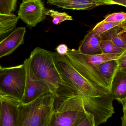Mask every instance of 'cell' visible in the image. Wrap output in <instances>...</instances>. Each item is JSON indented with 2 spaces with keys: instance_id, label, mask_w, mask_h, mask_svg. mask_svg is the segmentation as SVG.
<instances>
[{
  "instance_id": "cell-1",
  "label": "cell",
  "mask_w": 126,
  "mask_h": 126,
  "mask_svg": "<svg viewBox=\"0 0 126 126\" xmlns=\"http://www.w3.org/2000/svg\"><path fill=\"white\" fill-rule=\"evenodd\" d=\"M55 65L63 81L79 95L85 112L92 115L95 126L114 113L111 89L97 68L84 60L76 49L61 56L54 52Z\"/></svg>"
},
{
  "instance_id": "cell-2",
  "label": "cell",
  "mask_w": 126,
  "mask_h": 126,
  "mask_svg": "<svg viewBox=\"0 0 126 126\" xmlns=\"http://www.w3.org/2000/svg\"><path fill=\"white\" fill-rule=\"evenodd\" d=\"M86 114L81 97L65 83L55 94L52 112L46 126H75Z\"/></svg>"
},
{
  "instance_id": "cell-3",
  "label": "cell",
  "mask_w": 126,
  "mask_h": 126,
  "mask_svg": "<svg viewBox=\"0 0 126 126\" xmlns=\"http://www.w3.org/2000/svg\"><path fill=\"white\" fill-rule=\"evenodd\" d=\"M27 60L33 74L45 83L55 94L64 82L55 65L54 52L36 47L31 52Z\"/></svg>"
},
{
  "instance_id": "cell-4",
  "label": "cell",
  "mask_w": 126,
  "mask_h": 126,
  "mask_svg": "<svg viewBox=\"0 0 126 126\" xmlns=\"http://www.w3.org/2000/svg\"><path fill=\"white\" fill-rule=\"evenodd\" d=\"M55 94L49 93L17 108L16 126H46L52 112Z\"/></svg>"
},
{
  "instance_id": "cell-5",
  "label": "cell",
  "mask_w": 126,
  "mask_h": 126,
  "mask_svg": "<svg viewBox=\"0 0 126 126\" xmlns=\"http://www.w3.org/2000/svg\"><path fill=\"white\" fill-rule=\"evenodd\" d=\"M26 80V69L23 64L3 67L0 72V94L21 101Z\"/></svg>"
},
{
  "instance_id": "cell-6",
  "label": "cell",
  "mask_w": 126,
  "mask_h": 126,
  "mask_svg": "<svg viewBox=\"0 0 126 126\" xmlns=\"http://www.w3.org/2000/svg\"><path fill=\"white\" fill-rule=\"evenodd\" d=\"M46 10L41 0H25L20 5L18 17L31 29L46 18Z\"/></svg>"
},
{
  "instance_id": "cell-7",
  "label": "cell",
  "mask_w": 126,
  "mask_h": 126,
  "mask_svg": "<svg viewBox=\"0 0 126 126\" xmlns=\"http://www.w3.org/2000/svg\"><path fill=\"white\" fill-rule=\"evenodd\" d=\"M23 64L26 69V83L20 102L23 104H27L51 92L45 83L38 79L33 74L30 69L27 59L24 60Z\"/></svg>"
},
{
  "instance_id": "cell-8",
  "label": "cell",
  "mask_w": 126,
  "mask_h": 126,
  "mask_svg": "<svg viewBox=\"0 0 126 126\" xmlns=\"http://www.w3.org/2000/svg\"><path fill=\"white\" fill-rule=\"evenodd\" d=\"M26 32L25 27L15 28L0 41V59L11 54L24 44Z\"/></svg>"
},
{
  "instance_id": "cell-9",
  "label": "cell",
  "mask_w": 126,
  "mask_h": 126,
  "mask_svg": "<svg viewBox=\"0 0 126 126\" xmlns=\"http://www.w3.org/2000/svg\"><path fill=\"white\" fill-rule=\"evenodd\" d=\"M1 119L0 126H16L17 108L20 101L0 94Z\"/></svg>"
},
{
  "instance_id": "cell-10",
  "label": "cell",
  "mask_w": 126,
  "mask_h": 126,
  "mask_svg": "<svg viewBox=\"0 0 126 126\" xmlns=\"http://www.w3.org/2000/svg\"><path fill=\"white\" fill-rule=\"evenodd\" d=\"M101 40V35L91 29L81 41L78 50L81 54L88 55L102 54L100 46Z\"/></svg>"
},
{
  "instance_id": "cell-11",
  "label": "cell",
  "mask_w": 126,
  "mask_h": 126,
  "mask_svg": "<svg viewBox=\"0 0 126 126\" xmlns=\"http://www.w3.org/2000/svg\"><path fill=\"white\" fill-rule=\"evenodd\" d=\"M47 3L64 9L90 10L97 6L95 0H46Z\"/></svg>"
},
{
  "instance_id": "cell-12",
  "label": "cell",
  "mask_w": 126,
  "mask_h": 126,
  "mask_svg": "<svg viewBox=\"0 0 126 126\" xmlns=\"http://www.w3.org/2000/svg\"><path fill=\"white\" fill-rule=\"evenodd\" d=\"M114 98L126 107V71L118 70L111 87Z\"/></svg>"
},
{
  "instance_id": "cell-13",
  "label": "cell",
  "mask_w": 126,
  "mask_h": 126,
  "mask_svg": "<svg viewBox=\"0 0 126 126\" xmlns=\"http://www.w3.org/2000/svg\"><path fill=\"white\" fill-rule=\"evenodd\" d=\"M101 35L102 40L111 41L116 46L126 49V21Z\"/></svg>"
},
{
  "instance_id": "cell-14",
  "label": "cell",
  "mask_w": 126,
  "mask_h": 126,
  "mask_svg": "<svg viewBox=\"0 0 126 126\" xmlns=\"http://www.w3.org/2000/svg\"><path fill=\"white\" fill-rule=\"evenodd\" d=\"M117 60H112L105 62L97 67L111 89L113 80L118 71Z\"/></svg>"
},
{
  "instance_id": "cell-15",
  "label": "cell",
  "mask_w": 126,
  "mask_h": 126,
  "mask_svg": "<svg viewBox=\"0 0 126 126\" xmlns=\"http://www.w3.org/2000/svg\"><path fill=\"white\" fill-rule=\"evenodd\" d=\"M77 50L79 55L85 61L90 65L94 66L97 68L98 65L102 63L112 60H118L123 57L125 54H126V52L124 53L118 54L102 53L100 54L88 55L81 54L78 50Z\"/></svg>"
},
{
  "instance_id": "cell-16",
  "label": "cell",
  "mask_w": 126,
  "mask_h": 126,
  "mask_svg": "<svg viewBox=\"0 0 126 126\" xmlns=\"http://www.w3.org/2000/svg\"><path fill=\"white\" fill-rule=\"evenodd\" d=\"M100 46L103 54H118L126 52V49L116 46L112 41L108 40L102 39Z\"/></svg>"
},
{
  "instance_id": "cell-17",
  "label": "cell",
  "mask_w": 126,
  "mask_h": 126,
  "mask_svg": "<svg viewBox=\"0 0 126 126\" xmlns=\"http://www.w3.org/2000/svg\"><path fill=\"white\" fill-rule=\"evenodd\" d=\"M46 15L49 16L53 18L52 23L58 25L66 20H72V17L65 12H60L53 9L46 10Z\"/></svg>"
},
{
  "instance_id": "cell-18",
  "label": "cell",
  "mask_w": 126,
  "mask_h": 126,
  "mask_svg": "<svg viewBox=\"0 0 126 126\" xmlns=\"http://www.w3.org/2000/svg\"><path fill=\"white\" fill-rule=\"evenodd\" d=\"M18 19V17L14 20L0 23V41L15 29Z\"/></svg>"
},
{
  "instance_id": "cell-19",
  "label": "cell",
  "mask_w": 126,
  "mask_h": 126,
  "mask_svg": "<svg viewBox=\"0 0 126 126\" xmlns=\"http://www.w3.org/2000/svg\"><path fill=\"white\" fill-rule=\"evenodd\" d=\"M124 21L121 22H106L102 21L98 23L92 30L97 34L101 35L111 29L119 26Z\"/></svg>"
},
{
  "instance_id": "cell-20",
  "label": "cell",
  "mask_w": 126,
  "mask_h": 126,
  "mask_svg": "<svg viewBox=\"0 0 126 126\" xmlns=\"http://www.w3.org/2000/svg\"><path fill=\"white\" fill-rule=\"evenodd\" d=\"M17 0H0V13L10 15L15 10Z\"/></svg>"
},
{
  "instance_id": "cell-21",
  "label": "cell",
  "mask_w": 126,
  "mask_h": 126,
  "mask_svg": "<svg viewBox=\"0 0 126 126\" xmlns=\"http://www.w3.org/2000/svg\"><path fill=\"white\" fill-rule=\"evenodd\" d=\"M126 13L124 12L109 14L103 20L106 22H121L126 21Z\"/></svg>"
},
{
  "instance_id": "cell-22",
  "label": "cell",
  "mask_w": 126,
  "mask_h": 126,
  "mask_svg": "<svg viewBox=\"0 0 126 126\" xmlns=\"http://www.w3.org/2000/svg\"><path fill=\"white\" fill-rule=\"evenodd\" d=\"M97 6L102 5H118L126 7V0H95Z\"/></svg>"
},
{
  "instance_id": "cell-23",
  "label": "cell",
  "mask_w": 126,
  "mask_h": 126,
  "mask_svg": "<svg viewBox=\"0 0 126 126\" xmlns=\"http://www.w3.org/2000/svg\"><path fill=\"white\" fill-rule=\"evenodd\" d=\"M75 126H95L92 115L86 114V116Z\"/></svg>"
},
{
  "instance_id": "cell-24",
  "label": "cell",
  "mask_w": 126,
  "mask_h": 126,
  "mask_svg": "<svg viewBox=\"0 0 126 126\" xmlns=\"http://www.w3.org/2000/svg\"><path fill=\"white\" fill-rule=\"evenodd\" d=\"M69 50V48L66 44H61L57 47L56 52L59 55L63 56L67 54Z\"/></svg>"
},
{
  "instance_id": "cell-25",
  "label": "cell",
  "mask_w": 126,
  "mask_h": 126,
  "mask_svg": "<svg viewBox=\"0 0 126 126\" xmlns=\"http://www.w3.org/2000/svg\"><path fill=\"white\" fill-rule=\"evenodd\" d=\"M17 17L16 15L13 13L10 15H4L0 13V23L14 20Z\"/></svg>"
},
{
  "instance_id": "cell-26",
  "label": "cell",
  "mask_w": 126,
  "mask_h": 126,
  "mask_svg": "<svg viewBox=\"0 0 126 126\" xmlns=\"http://www.w3.org/2000/svg\"><path fill=\"white\" fill-rule=\"evenodd\" d=\"M118 70L126 71V54L117 60Z\"/></svg>"
},
{
  "instance_id": "cell-27",
  "label": "cell",
  "mask_w": 126,
  "mask_h": 126,
  "mask_svg": "<svg viewBox=\"0 0 126 126\" xmlns=\"http://www.w3.org/2000/svg\"><path fill=\"white\" fill-rule=\"evenodd\" d=\"M1 119V103L0 100V123Z\"/></svg>"
},
{
  "instance_id": "cell-28",
  "label": "cell",
  "mask_w": 126,
  "mask_h": 126,
  "mask_svg": "<svg viewBox=\"0 0 126 126\" xmlns=\"http://www.w3.org/2000/svg\"><path fill=\"white\" fill-rule=\"evenodd\" d=\"M3 69V67L0 66V72L1 71V70Z\"/></svg>"
},
{
  "instance_id": "cell-29",
  "label": "cell",
  "mask_w": 126,
  "mask_h": 126,
  "mask_svg": "<svg viewBox=\"0 0 126 126\" xmlns=\"http://www.w3.org/2000/svg\"></svg>"
}]
</instances>
